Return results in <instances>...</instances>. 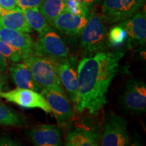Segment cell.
Listing matches in <instances>:
<instances>
[{
    "label": "cell",
    "mask_w": 146,
    "mask_h": 146,
    "mask_svg": "<svg viewBox=\"0 0 146 146\" xmlns=\"http://www.w3.org/2000/svg\"><path fill=\"white\" fill-rule=\"evenodd\" d=\"M33 55L43 56L58 63L69 61V49L61 36L50 27L39 34L33 43Z\"/></svg>",
    "instance_id": "4"
},
{
    "label": "cell",
    "mask_w": 146,
    "mask_h": 146,
    "mask_svg": "<svg viewBox=\"0 0 146 146\" xmlns=\"http://www.w3.org/2000/svg\"><path fill=\"white\" fill-rule=\"evenodd\" d=\"M66 10L76 15L89 16L90 8L81 0H65Z\"/></svg>",
    "instance_id": "22"
},
{
    "label": "cell",
    "mask_w": 146,
    "mask_h": 146,
    "mask_svg": "<svg viewBox=\"0 0 146 146\" xmlns=\"http://www.w3.org/2000/svg\"><path fill=\"white\" fill-rule=\"evenodd\" d=\"M0 4L5 10H13L20 8L18 0H0Z\"/></svg>",
    "instance_id": "25"
},
{
    "label": "cell",
    "mask_w": 146,
    "mask_h": 146,
    "mask_svg": "<svg viewBox=\"0 0 146 146\" xmlns=\"http://www.w3.org/2000/svg\"><path fill=\"white\" fill-rule=\"evenodd\" d=\"M3 11V9L2 8V7L1 6V4H0V16H1V14H2Z\"/></svg>",
    "instance_id": "30"
},
{
    "label": "cell",
    "mask_w": 146,
    "mask_h": 146,
    "mask_svg": "<svg viewBox=\"0 0 146 146\" xmlns=\"http://www.w3.org/2000/svg\"><path fill=\"white\" fill-rule=\"evenodd\" d=\"M31 71L32 75L42 89L54 88L64 90L58 74V63L43 56L29 55L23 58Z\"/></svg>",
    "instance_id": "2"
},
{
    "label": "cell",
    "mask_w": 146,
    "mask_h": 146,
    "mask_svg": "<svg viewBox=\"0 0 146 146\" xmlns=\"http://www.w3.org/2000/svg\"><path fill=\"white\" fill-rule=\"evenodd\" d=\"M20 143L13 139L9 137H0V145L2 146H12L19 145Z\"/></svg>",
    "instance_id": "26"
},
{
    "label": "cell",
    "mask_w": 146,
    "mask_h": 146,
    "mask_svg": "<svg viewBox=\"0 0 146 146\" xmlns=\"http://www.w3.org/2000/svg\"><path fill=\"white\" fill-rule=\"evenodd\" d=\"M65 8V0H43L39 10L50 25Z\"/></svg>",
    "instance_id": "18"
},
{
    "label": "cell",
    "mask_w": 146,
    "mask_h": 146,
    "mask_svg": "<svg viewBox=\"0 0 146 146\" xmlns=\"http://www.w3.org/2000/svg\"><path fill=\"white\" fill-rule=\"evenodd\" d=\"M0 27L29 33L32 28L29 25L25 14L21 8L13 10H3L0 16Z\"/></svg>",
    "instance_id": "17"
},
{
    "label": "cell",
    "mask_w": 146,
    "mask_h": 146,
    "mask_svg": "<svg viewBox=\"0 0 146 146\" xmlns=\"http://www.w3.org/2000/svg\"><path fill=\"white\" fill-rule=\"evenodd\" d=\"M7 77L4 74H0V91H3V89L6 88Z\"/></svg>",
    "instance_id": "29"
},
{
    "label": "cell",
    "mask_w": 146,
    "mask_h": 146,
    "mask_svg": "<svg viewBox=\"0 0 146 146\" xmlns=\"http://www.w3.org/2000/svg\"><path fill=\"white\" fill-rule=\"evenodd\" d=\"M8 67L6 58L0 53V72H3Z\"/></svg>",
    "instance_id": "27"
},
{
    "label": "cell",
    "mask_w": 146,
    "mask_h": 146,
    "mask_svg": "<svg viewBox=\"0 0 146 146\" xmlns=\"http://www.w3.org/2000/svg\"><path fill=\"white\" fill-rule=\"evenodd\" d=\"M41 94L44 96L51 112L60 125H64L71 121L74 116V111L64 90L54 88L42 89Z\"/></svg>",
    "instance_id": "8"
},
{
    "label": "cell",
    "mask_w": 146,
    "mask_h": 146,
    "mask_svg": "<svg viewBox=\"0 0 146 146\" xmlns=\"http://www.w3.org/2000/svg\"><path fill=\"white\" fill-rule=\"evenodd\" d=\"M82 51L87 54H94L106 49L108 35L102 16L94 12L89 13L88 21L81 35Z\"/></svg>",
    "instance_id": "3"
},
{
    "label": "cell",
    "mask_w": 146,
    "mask_h": 146,
    "mask_svg": "<svg viewBox=\"0 0 146 146\" xmlns=\"http://www.w3.org/2000/svg\"><path fill=\"white\" fill-rule=\"evenodd\" d=\"M58 69L62 85L66 90L71 101L76 104L78 99L77 72L69 61L58 63Z\"/></svg>",
    "instance_id": "15"
},
{
    "label": "cell",
    "mask_w": 146,
    "mask_h": 146,
    "mask_svg": "<svg viewBox=\"0 0 146 146\" xmlns=\"http://www.w3.org/2000/svg\"><path fill=\"white\" fill-rule=\"evenodd\" d=\"M83 1L85 4H87V6L89 7V8H94L95 5L99 4L100 3H101L103 0H81Z\"/></svg>",
    "instance_id": "28"
},
{
    "label": "cell",
    "mask_w": 146,
    "mask_h": 146,
    "mask_svg": "<svg viewBox=\"0 0 146 146\" xmlns=\"http://www.w3.org/2000/svg\"><path fill=\"white\" fill-rule=\"evenodd\" d=\"M88 18L89 16L76 15L64 10L55 20L52 26L66 35L78 36L86 25Z\"/></svg>",
    "instance_id": "10"
},
{
    "label": "cell",
    "mask_w": 146,
    "mask_h": 146,
    "mask_svg": "<svg viewBox=\"0 0 146 146\" xmlns=\"http://www.w3.org/2000/svg\"><path fill=\"white\" fill-rule=\"evenodd\" d=\"M22 10L29 25L32 29L35 30L39 34L42 33L51 27L50 24L47 23L46 19L39 11V8H27Z\"/></svg>",
    "instance_id": "19"
},
{
    "label": "cell",
    "mask_w": 146,
    "mask_h": 146,
    "mask_svg": "<svg viewBox=\"0 0 146 146\" xmlns=\"http://www.w3.org/2000/svg\"><path fill=\"white\" fill-rule=\"evenodd\" d=\"M102 135L98 131L85 128H76L67 135L66 145L97 146L100 143Z\"/></svg>",
    "instance_id": "16"
},
{
    "label": "cell",
    "mask_w": 146,
    "mask_h": 146,
    "mask_svg": "<svg viewBox=\"0 0 146 146\" xmlns=\"http://www.w3.org/2000/svg\"><path fill=\"white\" fill-rule=\"evenodd\" d=\"M127 121L109 111L105 116V131L101 137L102 146H124L130 143Z\"/></svg>",
    "instance_id": "5"
},
{
    "label": "cell",
    "mask_w": 146,
    "mask_h": 146,
    "mask_svg": "<svg viewBox=\"0 0 146 146\" xmlns=\"http://www.w3.org/2000/svg\"><path fill=\"white\" fill-rule=\"evenodd\" d=\"M0 53L5 58L14 62H18L23 60V56L21 52L11 45L0 39Z\"/></svg>",
    "instance_id": "23"
},
{
    "label": "cell",
    "mask_w": 146,
    "mask_h": 146,
    "mask_svg": "<svg viewBox=\"0 0 146 146\" xmlns=\"http://www.w3.org/2000/svg\"><path fill=\"white\" fill-rule=\"evenodd\" d=\"M122 106L127 112L140 115L146 110V85L144 82L131 78L125 83L120 96Z\"/></svg>",
    "instance_id": "6"
},
{
    "label": "cell",
    "mask_w": 146,
    "mask_h": 146,
    "mask_svg": "<svg viewBox=\"0 0 146 146\" xmlns=\"http://www.w3.org/2000/svg\"><path fill=\"white\" fill-rule=\"evenodd\" d=\"M125 29L128 38L144 46L146 41V17L145 12L138 11L132 17L119 24Z\"/></svg>",
    "instance_id": "13"
},
{
    "label": "cell",
    "mask_w": 146,
    "mask_h": 146,
    "mask_svg": "<svg viewBox=\"0 0 146 146\" xmlns=\"http://www.w3.org/2000/svg\"><path fill=\"white\" fill-rule=\"evenodd\" d=\"M128 36L125 29L118 25L111 29L108 35V44L111 46H119L127 39Z\"/></svg>",
    "instance_id": "21"
},
{
    "label": "cell",
    "mask_w": 146,
    "mask_h": 146,
    "mask_svg": "<svg viewBox=\"0 0 146 146\" xmlns=\"http://www.w3.org/2000/svg\"><path fill=\"white\" fill-rule=\"evenodd\" d=\"M0 97L25 108H39L46 113L52 112L44 96L31 89L17 87L9 91H0Z\"/></svg>",
    "instance_id": "9"
},
{
    "label": "cell",
    "mask_w": 146,
    "mask_h": 146,
    "mask_svg": "<svg viewBox=\"0 0 146 146\" xmlns=\"http://www.w3.org/2000/svg\"><path fill=\"white\" fill-rule=\"evenodd\" d=\"M10 76L18 88L28 89L39 92L42 88L35 81L31 71L25 63H14L10 67Z\"/></svg>",
    "instance_id": "14"
},
{
    "label": "cell",
    "mask_w": 146,
    "mask_h": 146,
    "mask_svg": "<svg viewBox=\"0 0 146 146\" xmlns=\"http://www.w3.org/2000/svg\"><path fill=\"white\" fill-rule=\"evenodd\" d=\"M123 52H100L80 61L77 68L78 112L97 114L107 103V94L118 74Z\"/></svg>",
    "instance_id": "1"
},
{
    "label": "cell",
    "mask_w": 146,
    "mask_h": 146,
    "mask_svg": "<svg viewBox=\"0 0 146 146\" xmlns=\"http://www.w3.org/2000/svg\"><path fill=\"white\" fill-rule=\"evenodd\" d=\"M43 0H18V4L21 10L32 8H39Z\"/></svg>",
    "instance_id": "24"
},
{
    "label": "cell",
    "mask_w": 146,
    "mask_h": 146,
    "mask_svg": "<svg viewBox=\"0 0 146 146\" xmlns=\"http://www.w3.org/2000/svg\"><path fill=\"white\" fill-rule=\"evenodd\" d=\"M36 146H60L62 145L60 129L54 125H41L33 128L27 133Z\"/></svg>",
    "instance_id": "11"
},
{
    "label": "cell",
    "mask_w": 146,
    "mask_h": 146,
    "mask_svg": "<svg viewBox=\"0 0 146 146\" xmlns=\"http://www.w3.org/2000/svg\"><path fill=\"white\" fill-rule=\"evenodd\" d=\"M0 125L21 127L26 125V122L21 115L14 110L0 103Z\"/></svg>",
    "instance_id": "20"
},
{
    "label": "cell",
    "mask_w": 146,
    "mask_h": 146,
    "mask_svg": "<svg viewBox=\"0 0 146 146\" xmlns=\"http://www.w3.org/2000/svg\"><path fill=\"white\" fill-rule=\"evenodd\" d=\"M0 39L25 56L33 54L34 42L27 33L0 27Z\"/></svg>",
    "instance_id": "12"
},
{
    "label": "cell",
    "mask_w": 146,
    "mask_h": 146,
    "mask_svg": "<svg viewBox=\"0 0 146 146\" xmlns=\"http://www.w3.org/2000/svg\"><path fill=\"white\" fill-rule=\"evenodd\" d=\"M145 0H104L102 7L103 18L110 23L129 19L140 10Z\"/></svg>",
    "instance_id": "7"
}]
</instances>
